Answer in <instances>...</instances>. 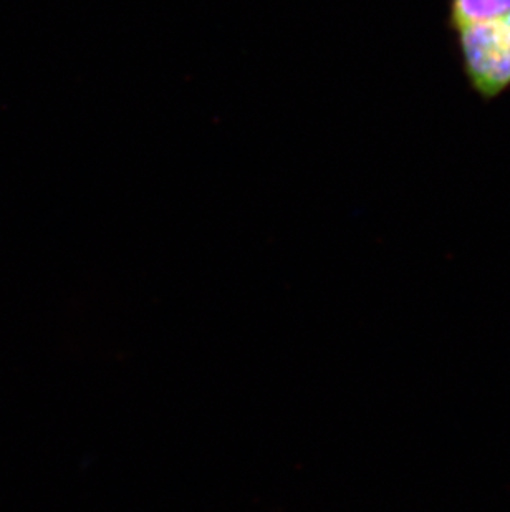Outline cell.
Listing matches in <instances>:
<instances>
[{
  "label": "cell",
  "instance_id": "1",
  "mask_svg": "<svg viewBox=\"0 0 510 512\" xmlns=\"http://www.w3.org/2000/svg\"><path fill=\"white\" fill-rule=\"evenodd\" d=\"M467 83L484 102L510 88V10L456 32Z\"/></svg>",
  "mask_w": 510,
  "mask_h": 512
},
{
  "label": "cell",
  "instance_id": "2",
  "mask_svg": "<svg viewBox=\"0 0 510 512\" xmlns=\"http://www.w3.org/2000/svg\"><path fill=\"white\" fill-rule=\"evenodd\" d=\"M510 0H449L448 24L454 34L459 30L506 14Z\"/></svg>",
  "mask_w": 510,
  "mask_h": 512
}]
</instances>
